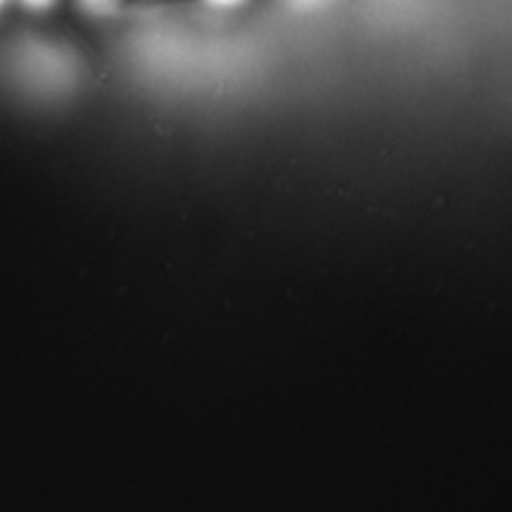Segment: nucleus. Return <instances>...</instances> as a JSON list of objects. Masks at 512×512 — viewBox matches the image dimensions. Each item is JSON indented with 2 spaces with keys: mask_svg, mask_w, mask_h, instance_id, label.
Returning <instances> with one entry per match:
<instances>
[{
  "mask_svg": "<svg viewBox=\"0 0 512 512\" xmlns=\"http://www.w3.org/2000/svg\"><path fill=\"white\" fill-rule=\"evenodd\" d=\"M79 5L95 17H107V15H114V12L119 10L121 0H79Z\"/></svg>",
  "mask_w": 512,
  "mask_h": 512,
  "instance_id": "nucleus-1",
  "label": "nucleus"
},
{
  "mask_svg": "<svg viewBox=\"0 0 512 512\" xmlns=\"http://www.w3.org/2000/svg\"><path fill=\"white\" fill-rule=\"evenodd\" d=\"M211 5H216V8H235V5H242L245 0H209Z\"/></svg>",
  "mask_w": 512,
  "mask_h": 512,
  "instance_id": "nucleus-2",
  "label": "nucleus"
},
{
  "mask_svg": "<svg viewBox=\"0 0 512 512\" xmlns=\"http://www.w3.org/2000/svg\"><path fill=\"white\" fill-rule=\"evenodd\" d=\"M29 3H31V5H48L50 0H29Z\"/></svg>",
  "mask_w": 512,
  "mask_h": 512,
  "instance_id": "nucleus-3",
  "label": "nucleus"
}]
</instances>
